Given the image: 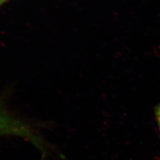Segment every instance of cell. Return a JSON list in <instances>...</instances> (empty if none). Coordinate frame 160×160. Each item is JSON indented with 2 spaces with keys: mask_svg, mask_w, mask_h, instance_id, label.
<instances>
[{
  "mask_svg": "<svg viewBox=\"0 0 160 160\" xmlns=\"http://www.w3.org/2000/svg\"><path fill=\"white\" fill-rule=\"evenodd\" d=\"M12 136L30 141L34 137L33 129L0 108V137Z\"/></svg>",
  "mask_w": 160,
  "mask_h": 160,
  "instance_id": "cell-1",
  "label": "cell"
},
{
  "mask_svg": "<svg viewBox=\"0 0 160 160\" xmlns=\"http://www.w3.org/2000/svg\"><path fill=\"white\" fill-rule=\"evenodd\" d=\"M155 114H156V116H157V119L158 120V123L160 128V105L158 106V108H157L156 112H155Z\"/></svg>",
  "mask_w": 160,
  "mask_h": 160,
  "instance_id": "cell-2",
  "label": "cell"
},
{
  "mask_svg": "<svg viewBox=\"0 0 160 160\" xmlns=\"http://www.w3.org/2000/svg\"><path fill=\"white\" fill-rule=\"evenodd\" d=\"M7 0H0V4H1L2 3H3L4 2L6 1Z\"/></svg>",
  "mask_w": 160,
  "mask_h": 160,
  "instance_id": "cell-3",
  "label": "cell"
},
{
  "mask_svg": "<svg viewBox=\"0 0 160 160\" xmlns=\"http://www.w3.org/2000/svg\"><path fill=\"white\" fill-rule=\"evenodd\" d=\"M160 160V158H159V160Z\"/></svg>",
  "mask_w": 160,
  "mask_h": 160,
  "instance_id": "cell-4",
  "label": "cell"
}]
</instances>
